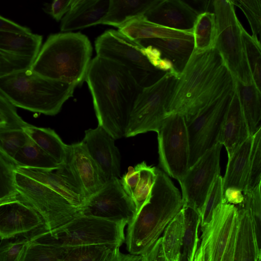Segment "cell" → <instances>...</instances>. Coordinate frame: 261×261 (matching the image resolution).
I'll use <instances>...</instances> for the list:
<instances>
[{
	"instance_id": "cell-1",
	"label": "cell",
	"mask_w": 261,
	"mask_h": 261,
	"mask_svg": "<svg viewBox=\"0 0 261 261\" xmlns=\"http://www.w3.org/2000/svg\"><path fill=\"white\" fill-rule=\"evenodd\" d=\"M85 81L98 125L115 140L124 137L131 111L143 88L124 66L98 56L91 60Z\"/></svg>"
},
{
	"instance_id": "cell-2",
	"label": "cell",
	"mask_w": 261,
	"mask_h": 261,
	"mask_svg": "<svg viewBox=\"0 0 261 261\" xmlns=\"http://www.w3.org/2000/svg\"><path fill=\"white\" fill-rule=\"evenodd\" d=\"M236 82L215 48L193 50L180 73L167 106V114L186 120L222 96L233 91Z\"/></svg>"
},
{
	"instance_id": "cell-3",
	"label": "cell",
	"mask_w": 261,
	"mask_h": 261,
	"mask_svg": "<svg viewBox=\"0 0 261 261\" xmlns=\"http://www.w3.org/2000/svg\"><path fill=\"white\" fill-rule=\"evenodd\" d=\"M182 207L178 189L166 173L156 167L149 195L128 225L125 241L129 253L142 255L148 251Z\"/></svg>"
},
{
	"instance_id": "cell-4",
	"label": "cell",
	"mask_w": 261,
	"mask_h": 261,
	"mask_svg": "<svg viewBox=\"0 0 261 261\" xmlns=\"http://www.w3.org/2000/svg\"><path fill=\"white\" fill-rule=\"evenodd\" d=\"M92 46L80 32L49 35L41 46L31 70L53 80L82 85L91 62Z\"/></svg>"
},
{
	"instance_id": "cell-5",
	"label": "cell",
	"mask_w": 261,
	"mask_h": 261,
	"mask_svg": "<svg viewBox=\"0 0 261 261\" xmlns=\"http://www.w3.org/2000/svg\"><path fill=\"white\" fill-rule=\"evenodd\" d=\"M77 85L43 77L31 69L0 77V93L14 107L54 116Z\"/></svg>"
},
{
	"instance_id": "cell-6",
	"label": "cell",
	"mask_w": 261,
	"mask_h": 261,
	"mask_svg": "<svg viewBox=\"0 0 261 261\" xmlns=\"http://www.w3.org/2000/svg\"><path fill=\"white\" fill-rule=\"evenodd\" d=\"M127 223L81 216L45 233L29 235L30 242L58 246L109 245L119 247L124 242Z\"/></svg>"
},
{
	"instance_id": "cell-7",
	"label": "cell",
	"mask_w": 261,
	"mask_h": 261,
	"mask_svg": "<svg viewBox=\"0 0 261 261\" xmlns=\"http://www.w3.org/2000/svg\"><path fill=\"white\" fill-rule=\"evenodd\" d=\"M216 24L215 48L235 82H253L247 64L242 36L243 25L230 0L212 1Z\"/></svg>"
},
{
	"instance_id": "cell-8",
	"label": "cell",
	"mask_w": 261,
	"mask_h": 261,
	"mask_svg": "<svg viewBox=\"0 0 261 261\" xmlns=\"http://www.w3.org/2000/svg\"><path fill=\"white\" fill-rule=\"evenodd\" d=\"M180 74L166 72L152 85L143 88L131 111L125 137L156 132L167 114V106Z\"/></svg>"
},
{
	"instance_id": "cell-9",
	"label": "cell",
	"mask_w": 261,
	"mask_h": 261,
	"mask_svg": "<svg viewBox=\"0 0 261 261\" xmlns=\"http://www.w3.org/2000/svg\"><path fill=\"white\" fill-rule=\"evenodd\" d=\"M15 181L19 198L40 215L48 232L81 216L80 208L46 186L16 171Z\"/></svg>"
},
{
	"instance_id": "cell-10",
	"label": "cell",
	"mask_w": 261,
	"mask_h": 261,
	"mask_svg": "<svg viewBox=\"0 0 261 261\" xmlns=\"http://www.w3.org/2000/svg\"><path fill=\"white\" fill-rule=\"evenodd\" d=\"M96 56L113 60L126 67L142 88L148 87L158 80L161 71L150 63L141 46L118 30H109L95 41Z\"/></svg>"
},
{
	"instance_id": "cell-11",
	"label": "cell",
	"mask_w": 261,
	"mask_h": 261,
	"mask_svg": "<svg viewBox=\"0 0 261 261\" xmlns=\"http://www.w3.org/2000/svg\"><path fill=\"white\" fill-rule=\"evenodd\" d=\"M156 133L159 166L179 181L189 168L190 145L185 118L178 113L168 114Z\"/></svg>"
},
{
	"instance_id": "cell-12",
	"label": "cell",
	"mask_w": 261,
	"mask_h": 261,
	"mask_svg": "<svg viewBox=\"0 0 261 261\" xmlns=\"http://www.w3.org/2000/svg\"><path fill=\"white\" fill-rule=\"evenodd\" d=\"M233 91L219 97L195 116L186 120L190 145L189 168L205 151L218 143L223 121Z\"/></svg>"
},
{
	"instance_id": "cell-13",
	"label": "cell",
	"mask_w": 261,
	"mask_h": 261,
	"mask_svg": "<svg viewBox=\"0 0 261 261\" xmlns=\"http://www.w3.org/2000/svg\"><path fill=\"white\" fill-rule=\"evenodd\" d=\"M218 143L205 151L179 181L183 205L191 207L200 214L207 196L216 178L220 175V152Z\"/></svg>"
},
{
	"instance_id": "cell-14",
	"label": "cell",
	"mask_w": 261,
	"mask_h": 261,
	"mask_svg": "<svg viewBox=\"0 0 261 261\" xmlns=\"http://www.w3.org/2000/svg\"><path fill=\"white\" fill-rule=\"evenodd\" d=\"M55 171L85 200L108 182L82 141L67 145L65 161Z\"/></svg>"
},
{
	"instance_id": "cell-15",
	"label": "cell",
	"mask_w": 261,
	"mask_h": 261,
	"mask_svg": "<svg viewBox=\"0 0 261 261\" xmlns=\"http://www.w3.org/2000/svg\"><path fill=\"white\" fill-rule=\"evenodd\" d=\"M137 214L135 205L126 193L120 178L108 181L87 198L81 208V216L94 217L129 225Z\"/></svg>"
},
{
	"instance_id": "cell-16",
	"label": "cell",
	"mask_w": 261,
	"mask_h": 261,
	"mask_svg": "<svg viewBox=\"0 0 261 261\" xmlns=\"http://www.w3.org/2000/svg\"><path fill=\"white\" fill-rule=\"evenodd\" d=\"M238 219L237 207L223 202L214 211L211 221L201 227L200 245L204 261H221Z\"/></svg>"
},
{
	"instance_id": "cell-17",
	"label": "cell",
	"mask_w": 261,
	"mask_h": 261,
	"mask_svg": "<svg viewBox=\"0 0 261 261\" xmlns=\"http://www.w3.org/2000/svg\"><path fill=\"white\" fill-rule=\"evenodd\" d=\"M115 140L98 125L85 130L82 141L107 181L120 177L121 156Z\"/></svg>"
},
{
	"instance_id": "cell-18",
	"label": "cell",
	"mask_w": 261,
	"mask_h": 261,
	"mask_svg": "<svg viewBox=\"0 0 261 261\" xmlns=\"http://www.w3.org/2000/svg\"><path fill=\"white\" fill-rule=\"evenodd\" d=\"M44 226L40 215L19 195L15 199L0 204L1 240L23 236Z\"/></svg>"
},
{
	"instance_id": "cell-19",
	"label": "cell",
	"mask_w": 261,
	"mask_h": 261,
	"mask_svg": "<svg viewBox=\"0 0 261 261\" xmlns=\"http://www.w3.org/2000/svg\"><path fill=\"white\" fill-rule=\"evenodd\" d=\"M200 12L187 1H158L144 15L148 21L170 29L192 30Z\"/></svg>"
},
{
	"instance_id": "cell-20",
	"label": "cell",
	"mask_w": 261,
	"mask_h": 261,
	"mask_svg": "<svg viewBox=\"0 0 261 261\" xmlns=\"http://www.w3.org/2000/svg\"><path fill=\"white\" fill-rule=\"evenodd\" d=\"M250 136H251L249 133L235 85L218 141L219 143L225 146L229 159L236 150Z\"/></svg>"
},
{
	"instance_id": "cell-21",
	"label": "cell",
	"mask_w": 261,
	"mask_h": 261,
	"mask_svg": "<svg viewBox=\"0 0 261 261\" xmlns=\"http://www.w3.org/2000/svg\"><path fill=\"white\" fill-rule=\"evenodd\" d=\"M109 4L110 0H72L70 10L61 20V31L71 32L98 24Z\"/></svg>"
},
{
	"instance_id": "cell-22",
	"label": "cell",
	"mask_w": 261,
	"mask_h": 261,
	"mask_svg": "<svg viewBox=\"0 0 261 261\" xmlns=\"http://www.w3.org/2000/svg\"><path fill=\"white\" fill-rule=\"evenodd\" d=\"M236 207L238 229L233 261H261L260 242L249 210L244 202Z\"/></svg>"
},
{
	"instance_id": "cell-23",
	"label": "cell",
	"mask_w": 261,
	"mask_h": 261,
	"mask_svg": "<svg viewBox=\"0 0 261 261\" xmlns=\"http://www.w3.org/2000/svg\"><path fill=\"white\" fill-rule=\"evenodd\" d=\"M156 178V167L145 161L129 167L120 179L122 186L133 201L137 213L147 200Z\"/></svg>"
},
{
	"instance_id": "cell-24",
	"label": "cell",
	"mask_w": 261,
	"mask_h": 261,
	"mask_svg": "<svg viewBox=\"0 0 261 261\" xmlns=\"http://www.w3.org/2000/svg\"><path fill=\"white\" fill-rule=\"evenodd\" d=\"M141 46H151L156 49L162 58L169 61L174 70L180 73L194 49L193 35L184 38H162L134 40Z\"/></svg>"
},
{
	"instance_id": "cell-25",
	"label": "cell",
	"mask_w": 261,
	"mask_h": 261,
	"mask_svg": "<svg viewBox=\"0 0 261 261\" xmlns=\"http://www.w3.org/2000/svg\"><path fill=\"white\" fill-rule=\"evenodd\" d=\"M252 138L249 137L228 159L225 174L222 177L223 191L227 189L245 191Z\"/></svg>"
},
{
	"instance_id": "cell-26",
	"label": "cell",
	"mask_w": 261,
	"mask_h": 261,
	"mask_svg": "<svg viewBox=\"0 0 261 261\" xmlns=\"http://www.w3.org/2000/svg\"><path fill=\"white\" fill-rule=\"evenodd\" d=\"M157 2V0H110L108 12L98 24L112 25L119 29L130 21L144 16Z\"/></svg>"
},
{
	"instance_id": "cell-27",
	"label": "cell",
	"mask_w": 261,
	"mask_h": 261,
	"mask_svg": "<svg viewBox=\"0 0 261 261\" xmlns=\"http://www.w3.org/2000/svg\"><path fill=\"white\" fill-rule=\"evenodd\" d=\"M15 170L46 186L81 211L85 199L56 171L21 167H16Z\"/></svg>"
},
{
	"instance_id": "cell-28",
	"label": "cell",
	"mask_w": 261,
	"mask_h": 261,
	"mask_svg": "<svg viewBox=\"0 0 261 261\" xmlns=\"http://www.w3.org/2000/svg\"><path fill=\"white\" fill-rule=\"evenodd\" d=\"M118 31L133 40L162 38H184L193 35L192 30L181 31L165 27L148 21L144 16L130 21Z\"/></svg>"
},
{
	"instance_id": "cell-29",
	"label": "cell",
	"mask_w": 261,
	"mask_h": 261,
	"mask_svg": "<svg viewBox=\"0 0 261 261\" xmlns=\"http://www.w3.org/2000/svg\"><path fill=\"white\" fill-rule=\"evenodd\" d=\"M235 82L249 133L252 136L261 127V91L253 82L246 85Z\"/></svg>"
},
{
	"instance_id": "cell-30",
	"label": "cell",
	"mask_w": 261,
	"mask_h": 261,
	"mask_svg": "<svg viewBox=\"0 0 261 261\" xmlns=\"http://www.w3.org/2000/svg\"><path fill=\"white\" fill-rule=\"evenodd\" d=\"M42 36L0 31V51L36 58L41 47Z\"/></svg>"
},
{
	"instance_id": "cell-31",
	"label": "cell",
	"mask_w": 261,
	"mask_h": 261,
	"mask_svg": "<svg viewBox=\"0 0 261 261\" xmlns=\"http://www.w3.org/2000/svg\"><path fill=\"white\" fill-rule=\"evenodd\" d=\"M27 135L59 164L65 160L67 144L64 143L54 130L29 124L22 128Z\"/></svg>"
},
{
	"instance_id": "cell-32",
	"label": "cell",
	"mask_w": 261,
	"mask_h": 261,
	"mask_svg": "<svg viewBox=\"0 0 261 261\" xmlns=\"http://www.w3.org/2000/svg\"><path fill=\"white\" fill-rule=\"evenodd\" d=\"M16 167L49 171L57 170L60 165L30 138L17 152L12 161Z\"/></svg>"
},
{
	"instance_id": "cell-33",
	"label": "cell",
	"mask_w": 261,
	"mask_h": 261,
	"mask_svg": "<svg viewBox=\"0 0 261 261\" xmlns=\"http://www.w3.org/2000/svg\"><path fill=\"white\" fill-rule=\"evenodd\" d=\"M185 229L179 261H194L199 242L198 229L200 216L198 212L190 206L183 205Z\"/></svg>"
},
{
	"instance_id": "cell-34",
	"label": "cell",
	"mask_w": 261,
	"mask_h": 261,
	"mask_svg": "<svg viewBox=\"0 0 261 261\" xmlns=\"http://www.w3.org/2000/svg\"><path fill=\"white\" fill-rule=\"evenodd\" d=\"M192 33L194 50L202 51L215 48L216 24L214 12L200 13L194 24Z\"/></svg>"
},
{
	"instance_id": "cell-35",
	"label": "cell",
	"mask_w": 261,
	"mask_h": 261,
	"mask_svg": "<svg viewBox=\"0 0 261 261\" xmlns=\"http://www.w3.org/2000/svg\"><path fill=\"white\" fill-rule=\"evenodd\" d=\"M185 229V220L182 209L167 226L162 237L166 258L174 261L180 254Z\"/></svg>"
},
{
	"instance_id": "cell-36",
	"label": "cell",
	"mask_w": 261,
	"mask_h": 261,
	"mask_svg": "<svg viewBox=\"0 0 261 261\" xmlns=\"http://www.w3.org/2000/svg\"><path fill=\"white\" fill-rule=\"evenodd\" d=\"M242 36L245 56L252 81L260 90L261 46L258 38L253 37L242 28Z\"/></svg>"
},
{
	"instance_id": "cell-37",
	"label": "cell",
	"mask_w": 261,
	"mask_h": 261,
	"mask_svg": "<svg viewBox=\"0 0 261 261\" xmlns=\"http://www.w3.org/2000/svg\"><path fill=\"white\" fill-rule=\"evenodd\" d=\"M118 247L109 245H85L71 247L60 261H107Z\"/></svg>"
},
{
	"instance_id": "cell-38",
	"label": "cell",
	"mask_w": 261,
	"mask_h": 261,
	"mask_svg": "<svg viewBox=\"0 0 261 261\" xmlns=\"http://www.w3.org/2000/svg\"><path fill=\"white\" fill-rule=\"evenodd\" d=\"M70 247L30 242L21 261H60Z\"/></svg>"
},
{
	"instance_id": "cell-39",
	"label": "cell",
	"mask_w": 261,
	"mask_h": 261,
	"mask_svg": "<svg viewBox=\"0 0 261 261\" xmlns=\"http://www.w3.org/2000/svg\"><path fill=\"white\" fill-rule=\"evenodd\" d=\"M29 139L22 129H0V154L12 163L15 155Z\"/></svg>"
},
{
	"instance_id": "cell-40",
	"label": "cell",
	"mask_w": 261,
	"mask_h": 261,
	"mask_svg": "<svg viewBox=\"0 0 261 261\" xmlns=\"http://www.w3.org/2000/svg\"><path fill=\"white\" fill-rule=\"evenodd\" d=\"M15 169V166L0 154V204L15 199L18 196Z\"/></svg>"
},
{
	"instance_id": "cell-41",
	"label": "cell",
	"mask_w": 261,
	"mask_h": 261,
	"mask_svg": "<svg viewBox=\"0 0 261 261\" xmlns=\"http://www.w3.org/2000/svg\"><path fill=\"white\" fill-rule=\"evenodd\" d=\"M252 137L245 191H251L261 181V127Z\"/></svg>"
},
{
	"instance_id": "cell-42",
	"label": "cell",
	"mask_w": 261,
	"mask_h": 261,
	"mask_svg": "<svg viewBox=\"0 0 261 261\" xmlns=\"http://www.w3.org/2000/svg\"><path fill=\"white\" fill-rule=\"evenodd\" d=\"M224 202L222 177L219 175L214 181L200 213L201 227L211 220L214 210Z\"/></svg>"
},
{
	"instance_id": "cell-43",
	"label": "cell",
	"mask_w": 261,
	"mask_h": 261,
	"mask_svg": "<svg viewBox=\"0 0 261 261\" xmlns=\"http://www.w3.org/2000/svg\"><path fill=\"white\" fill-rule=\"evenodd\" d=\"M9 240H2L0 243V261H21L30 241L22 236Z\"/></svg>"
},
{
	"instance_id": "cell-44",
	"label": "cell",
	"mask_w": 261,
	"mask_h": 261,
	"mask_svg": "<svg viewBox=\"0 0 261 261\" xmlns=\"http://www.w3.org/2000/svg\"><path fill=\"white\" fill-rule=\"evenodd\" d=\"M243 12L249 23L252 36L258 38L261 30V1L232 0Z\"/></svg>"
},
{
	"instance_id": "cell-45",
	"label": "cell",
	"mask_w": 261,
	"mask_h": 261,
	"mask_svg": "<svg viewBox=\"0 0 261 261\" xmlns=\"http://www.w3.org/2000/svg\"><path fill=\"white\" fill-rule=\"evenodd\" d=\"M36 58L0 51V77L31 69Z\"/></svg>"
},
{
	"instance_id": "cell-46",
	"label": "cell",
	"mask_w": 261,
	"mask_h": 261,
	"mask_svg": "<svg viewBox=\"0 0 261 261\" xmlns=\"http://www.w3.org/2000/svg\"><path fill=\"white\" fill-rule=\"evenodd\" d=\"M259 182L251 191L243 192L244 202L247 205L254 222L257 238L260 242L261 194Z\"/></svg>"
},
{
	"instance_id": "cell-47",
	"label": "cell",
	"mask_w": 261,
	"mask_h": 261,
	"mask_svg": "<svg viewBox=\"0 0 261 261\" xmlns=\"http://www.w3.org/2000/svg\"><path fill=\"white\" fill-rule=\"evenodd\" d=\"M0 112L7 121L8 129H22L29 124L18 114L15 107L1 93Z\"/></svg>"
},
{
	"instance_id": "cell-48",
	"label": "cell",
	"mask_w": 261,
	"mask_h": 261,
	"mask_svg": "<svg viewBox=\"0 0 261 261\" xmlns=\"http://www.w3.org/2000/svg\"><path fill=\"white\" fill-rule=\"evenodd\" d=\"M72 0H55L44 6V11L57 21L62 20L70 9Z\"/></svg>"
},
{
	"instance_id": "cell-49",
	"label": "cell",
	"mask_w": 261,
	"mask_h": 261,
	"mask_svg": "<svg viewBox=\"0 0 261 261\" xmlns=\"http://www.w3.org/2000/svg\"><path fill=\"white\" fill-rule=\"evenodd\" d=\"M142 256L143 261H169L164 253L162 237L148 251L142 254Z\"/></svg>"
},
{
	"instance_id": "cell-50",
	"label": "cell",
	"mask_w": 261,
	"mask_h": 261,
	"mask_svg": "<svg viewBox=\"0 0 261 261\" xmlns=\"http://www.w3.org/2000/svg\"><path fill=\"white\" fill-rule=\"evenodd\" d=\"M0 31L19 34H30L31 29L0 15Z\"/></svg>"
},
{
	"instance_id": "cell-51",
	"label": "cell",
	"mask_w": 261,
	"mask_h": 261,
	"mask_svg": "<svg viewBox=\"0 0 261 261\" xmlns=\"http://www.w3.org/2000/svg\"><path fill=\"white\" fill-rule=\"evenodd\" d=\"M238 229V218L236 222L221 261H233Z\"/></svg>"
},
{
	"instance_id": "cell-52",
	"label": "cell",
	"mask_w": 261,
	"mask_h": 261,
	"mask_svg": "<svg viewBox=\"0 0 261 261\" xmlns=\"http://www.w3.org/2000/svg\"><path fill=\"white\" fill-rule=\"evenodd\" d=\"M224 201L238 206L241 204L244 200L243 193L238 190L227 189L223 191Z\"/></svg>"
},
{
	"instance_id": "cell-53",
	"label": "cell",
	"mask_w": 261,
	"mask_h": 261,
	"mask_svg": "<svg viewBox=\"0 0 261 261\" xmlns=\"http://www.w3.org/2000/svg\"><path fill=\"white\" fill-rule=\"evenodd\" d=\"M116 247L112 251L107 261H143L142 255L125 254Z\"/></svg>"
},
{
	"instance_id": "cell-54",
	"label": "cell",
	"mask_w": 261,
	"mask_h": 261,
	"mask_svg": "<svg viewBox=\"0 0 261 261\" xmlns=\"http://www.w3.org/2000/svg\"><path fill=\"white\" fill-rule=\"evenodd\" d=\"M194 261H204L203 253L200 247L197 249Z\"/></svg>"
},
{
	"instance_id": "cell-55",
	"label": "cell",
	"mask_w": 261,
	"mask_h": 261,
	"mask_svg": "<svg viewBox=\"0 0 261 261\" xmlns=\"http://www.w3.org/2000/svg\"><path fill=\"white\" fill-rule=\"evenodd\" d=\"M8 129V123L6 118L0 112V129Z\"/></svg>"
},
{
	"instance_id": "cell-56",
	"label": "cell",
	"mask_w": 261,
	"mask_h": 261,
	"mask_svg": "<svg viewBox=\"0 0 261 261\" xmlns=\"http://www.w3.org/2000/svg\"><path fill=\"white\" fill-rule=\"evenodd\" d=\"M179 255H178V256L177 257V258L174 261H179Z\"/></svg>"
}]
</instances>
